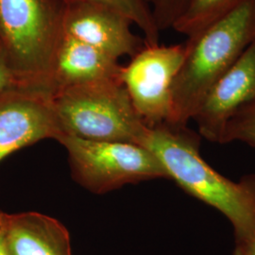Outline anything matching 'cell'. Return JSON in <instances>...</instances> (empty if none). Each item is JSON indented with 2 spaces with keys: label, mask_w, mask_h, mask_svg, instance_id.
<instances>
[{
  "label": "cell",
  "mask_w": 255,
  "mask_h": 255,
  "mask_svg": "<svg viewBox=\"0 0 255 255\" xmlns=\"http://www.w3.org/2000/svg\"><path fill=\"white\" fill-rule=\"evenodd\" d=\"M143 146L163 164L168 179L228 219L235 237L255 229V177L234 182L202 158L200 138L187 127L164 123L148 128Z\"/></svg>",
  "instance_id": "1"
},
{
  "label": "cell",
  "mask_w": 255,
  "mask_h": 255,
  "mask_svg": "<svg viewBox=\"0 0 255 255\" xmlns=\"http://www.w3.org/2000/svg\"><path fill=\"white\" fill-rule=\"evenodd\" d=\"M255 41V0L184 42L186 53L172 86L167 124L187 127L212 86Z\"/></svg>",
  "instance_id": "2"
},
{
  "label": "cell",
  "mask_w": 255,
  "mask_h": 255,
  "mask_svg": "<svg viewBox=\"0 0 255 255\" xmlns=\"http://www.w3.org/2000/svg\"><path fill=\"white\" fill-rule=\"evenodd\" d=\"M64 8V0H0V47L21 87L52 95Z\"/></svg>",
  "instance_id": "3"
},
{
  "label": "cell",
  "mask_w": 255,
  "mask_h": 255,
  "mask_svg": "<svg viewBox=\"0 0 255 255\" xmlns=\"http://www.w3.org/2000/svg\"><path fill=\"white\" fill-rule=\"evenodd\" d=\"M52 103L59 132L56 139L74 136L142 146L148 131L121 80L60 90L52 96Z\"/></svg>",
  "instance_id": "4"
},
{
  "label": "cell",
  "mask_w": 255,
  "mask_h": 255,
  "mask_svg": "<svg viewBox=\"0 0 255 255\" xmlns=\"http://www.w3.org/2000/svg\"><path fill=\"white\" fill-rule=\"evenodd\" d=\"M56 140L68 153L74 180L92 193L105 194L127 184L168 179L157 157L138 144L74 136Z\"/></svg>",
  "instance_id": "5"
},
{
  "label": "cell",
  "mask_w": 255,
  "mask_h": 255,
  "mask_svg": "<svg viewBox=\"0 0 255 255\" xmlns=\"http://www.w3.org/2000/svg\"><path fill=\"white\" fill-rule=\"evenodd\" d=\"M185 53V43L145 45L126 65H122L120 80L147 127L169 122L172 86Z\"/></svg>",
  "instance_id": "6"
},
{
  "label": "cell",
  "mask_w": 255,
  "mask_h": 255,
  "mask_svg": "<svg viewBox=\"0 0 255 255\" xmlns=\"http://www.w3.org/2000/svg\"><path fill=\"white\" fill-rule=\"evenodd\" d=\"M58 134L52 95L25 87L0 92V163L23 147Z\"/></svg>",
  "instance_id": "7"
},
{
  "label": "cell",
  "mask_w": 255,
  "mask_h": 255,
  "mask_svg": "<svg viewBox=\"0 0 255 255\" xmlns=\"http://www.w3.org/2000/svg\"><path fill=\"white\" fill-rule=\"evenodd\" d=\"M64 33L119 60L131 58L146 45L120 11L91 0H64Z\"/></svg>",
  "instance_id": "8"
},
{
  "label": "cell",
  "mask_w": 255,
  "mask_h": 255,
  "mask_svg": "<svg viewBox=\"0 0 255 255\" xmlns=\"http://www.w3.org/2000/svg\"><path fill=\"white\" fill-rule=\"evenodd\" d=\"M255 99V41L210 89L193 120L201 136L221 144L229 121Z\"/></svg>",
  "instance_id": "9"
},
{
  "label": "cell",
  "mask_w": 255,
  "mask_h": 255,
  "mask_svg": "<svg viewBox=\"0 0 255 255\" xmlns=\"http://www.w3.org/2000/svg\"><path fill=\"white\" fill-rule=\"evenodd\" d=\"M121 69L118 59L64 35L57 50L51 74L52 96L73 86L120 80Z\"/></svg>",
  "instance_id": "10"
},
{
  "label": "cell",
  "mask_w": 255,
  "mask_h": 255,
  "mask_svg": "<svg viewBox=\"0 0 255 255\" xmlns=\"http://www.w3.org/2000/svg\"><path fill=\"white\" fill-rule=\"evenodd\" d=\"M10 255H72L69 233L57 219L36 212L4 213Z\"/></svg>",
  "instance_id": "11"
},
{
  "label": "cell",
  "mask_w": 255,
  "mask_h": 255,
  "mask_svg": "<svg viewBox=\"0 0 255 255\" xmlns=\"http://www.w3.org/2000/svg\"><path fill=\"white\" fill-rule=\"evenodd\" d=\"M247 0H189L182 16L172 29L187 38L199 34L206 27L225 17Z\"/></svg>",
  "instance_id": "12"
},
{
  "label": "cell",
  "mask_w": 255,
  "mask_h": 255,
  "mask_svg": "<svg viewBox=\"0 0 255 255\" xmlns=\"http://www.w3.org/2000/svg\"><path fill=\"white\" fill-rule=\"evenodd\" d=\"M105 4L124 14L143 33L146 45L160 44V30L144 0H91Z\"/></svg>",
  "instance_id": "13"
},
{
  "label": "cell",
  "mask_w": 255,
  "mask_h": 255,
  "mask_svg": "<svg viewBox=\"0 0 255 255\" xmlns=\"http://www.w3.org/2000/svg\"><path fill=\"white\" fill-rule=\"evenodd\" d=\"M236 141L255 147V99L239 110L225 128L221 144Z\"/></svg>",
  "instance_id": "14"
},
{
  "label": "cell",
  "mask_w": 255,
  "mask_h": 255,
  "mask_svg": "<svg viewBox=\"0 0 255 255\" xmlns=\"http://www.w3.org/2000/svg\"><path fill=\"white\" fill-rule=\"evenodd\" d=\"M152 12L156 26L161 31L172 28L182 16L189 0H144Z\"/></svg>",
  "instance_id": "15"
},
{
  "label": "cell",
  "mask_w": 255,
  "mask_h": 255,
  "mask_svg": "<svg viewBox=\"0 0 255 255\" xmlns=\"http://www.w3.org/2000/svg\"><path fill=\"white\" fill-rule=\"evenodd\" d=\"M15 87L21 86L9 66L6 56L0 47V92Z\"/></svg>",
  "instance_id": "16"
},
{
  "label": "cell",
  "mask_w": 255,
  "mask_h": 255,
  "mask_svg": "<svg viewBox=\"0 0 255 255\" xmlns=\"http://www.w3.org/2000/svg\"><path fill=\"white\" fill-rule=\"evenodd\" d=\"M234 255H255V229L244 236L236 237Z\"/></svg>",
  "instance_id": "17"
},
{
  "label": "cell",
  "mask_w": 255,
  "mask_h": 255,
  "mask_svg": "<svg viewBox=\"0 0 255 255\" xmlns=\"http://www.w3.org/2000/svg\"><path fill=\"white\" fill-rule=\"evenodd\" d=\"M3 217H4V212L0 211V255H10L6 244V239H5Z\"/></svg>",
  "instance_id": "18"
},
{
  "label": "cell",
  "mask_w": 255,
  "mask_h": 255,
  "mask_svg": "<svg viewBox=\"0 0 255 255\" xmlns=\"http://www.w3.org/2000/svg\"></svg>",
  "instance_id": "19"
}]
</instances>
